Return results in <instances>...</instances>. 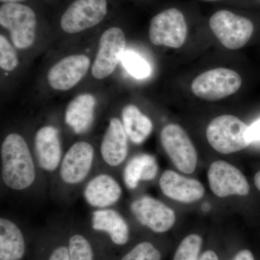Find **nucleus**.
<instances>
[{
    "mask_svg": "<svg viewBox=\"0 0 260 260\" xmlns=\"http://www.w3.org/2000/svg\"><path fill=\"white\" fill-rule=\"evenodd\" d=\"M248 128L249 126L237 116H218L210 121L207 128V139L219 153H235L251 144L247 137Z\"/></svg>",
    "mask_w": 260,
    "mask_h": 260,
    "instance_id": "obj_2",
    "label": "nucleus"
},
{
    "mask_svg": "<svg viewBox=\"0 0 260 260\" xmlns=\"http://www.w3.org/2000/svg\"><path fill=\"white\" fill-rule=\"evenodd\" d=\"M160 141L166 153L180 172L185 174L194 172L198 154L182 127L175 124L164 126L160 133Z\"/></svg>",
    "mask_w": 260,
    "mask_h": 260,
    "instance_id": "obj_8",
    "label": "nucleus"
},
{
    "mask_svg": "<svg viewBox=\"0 0 260 260\" xmlns=\"http://www.w3.org/2000/svg\"><path fill=\"white\" fill-rule=\"evenodd\" d=\"M233 260H254V257L251 251L243 249L236 254Z\"/></svg>",
    "mask_w": 260,
    "mask_h": 260,
    "instance_id": "obj_30",
    "label": "nucleus"
},
{
    "mask_svg": "<svg viewBox=\"0 0 260 260\" xmlns=\"http://www.w3.org/2000/svg\"><path fill=\"white\" fill-rule=\"evenodd\" d=\"M212 31L227 49H241L250 40L254 23L250 19L234 14L229 10H220L210 17Z\"/></svg>",
    "mask_w": 260,
    "mask_h": 260,
    "instance_id": "obj_4",
    "label": "nucleus"
},
{
    "mask_svg": "<svg viewBox=\"0 0 260 260\" xmlns=\"http://www.w3.org/2000/svg\"><path fill=\"white\" fill-rule=\"evenodd\" d=\"M242 83V78L237 72L216 68L197 77L191 83V90L200 99L214 102L235 93Z\"/></svg>",
    "mask_w": 260,
    "mask_h": 260,
    "instance_id": "obj_5",
    "label": "nucleus"
},
{
    "mask_svg": "<svg viewBox=\"0 0 260 260\" xmlns=\"http://www.w3.org/2000/svg\"><path fill=\"white\" fill-rule=\"evenodd\" d=\"M43 260H70L67 238L54 243L48 249Z\"/></svg>",
    "mask_w": 260,
    "mask_h": 260,
    "instance_id": "obj_28",
    "label": "nucleus"
},
{
    "mask_svg": "<svg viewBox=\"0 0 260 260\" xmlns=\"http://www.w3.org/2000/svg\"><path fill=\"white\" fill-rule=\"evenodd\" d=\"M186 35V19L177 8L164 10L150 21L149 37L155 45L179 49L185 42Z\"/></svg>",
    "mask_w": 260,
    "mask_h": 260,
    "instance_id": "obj_6",
    "label": "nucleus"
},
{
    "mask_svg": "<svg viewBox=\"0 0 260 260\" xmlns=\"http://www.w3.org/2000/svg\"><path fill=\"white\" fill-rule=\"evenodd\" d=\"M159 185L166 196L181 203L198 201L205 194L204 186L200 181L182 177L171 170L164 172Z\"/></svg>",
    "mask_w": 260,
    "mask_h": 260,
    "instance_id": "obj_15",
    "label": "nucleus"
},
{
    "mask_svg": "<svg viewBox=\"0 0 260 260\" xmlns=\"http://www.w3.org/2000/svg\"><path fill=\"white\" fill-rule=\"evenodd\" d=\"M247 137L251 143L260 141V119L249 126Z\"/></svg>",
    "mask_w": 260,
    "mask_h": 260,
    "instance_id": "obj_29",
    "label": "nucleus"
},
{
    "mask_svg": "<svg viewBox=\"0 0 260 260\" xmlns=\"http://www.w3.org/2000/svg\"><path fill=\"white\" fill-rule=\"evenodd\" d=\"M158 172V165L153 155L140 154L135 155L126 164L124 171V181L126 187L135 189L140 181H151Z\"/></svg>",
    "mask_w": 260,
    "mask_h": 260,
    "instance_id": "obj_21",
    "label": "nucleus"
},
{
    "mask_svg": "<svg viewBox=\"0 0 260 260\" xmlns=\"http://www.w3.org/2000/svg\"><path fill=\"white\" fill-rule=\"evenodd\" d=\"M127 135L122 122L112 118L101 145V154L104 161L111 167H119L128 153Z\"/></svg>",
    "mask_w": 260,
    "mask_h": 260,
    "instance_id": "obj_18",
    "label": "nucleus"
},
{
    "mask_svg": "<svg viewBox=\"0 0 260 260\" xmlns=\"http://www.w3.org/2000/svg\"><path fill=\"white\" fill-rule=\"evenodd\" d=\"M91 227L95 232L107 235L112 244L116 246L126 245L129 242V225L121 214L115 210H95L92 215Z\"/></svg>",
    "mask_w": 260,
    "mask_h": 260,
    "instance_id": "obj_17",
    "label": "nucleus"
},
{
    "mask_svg": "<svg viewBox=\"0 0 260 260\" xmlns=\"http://www.w3.org/2000/svg\"><path fill=\"white\" fill-rule=\"evenodd\" d=\"M125 36L121 28L112 27L104 32L99 42L92 74L96 79L112 75L125 51Z\"/></svg>",
    "mask_w": 260,
    "mask_h": 260,
    "instance_id": "obj_9",
    "label": "nucleus"
},
{
    "mask_svg": "<svg viewBox=\"0 0 260 260\" xmlns=\"http://www.w3.org/2000/svg\"><path fill=\"white\" fill-rule=\"evenodd\" d=\"M119 260H161V253L149 242L138 243Z\"/></svg>",
    "mask_w": 260,
    "mask_h": 260,
    "instance_id": "obj_26",
    "label": "nucleus"
},
{
    "mask_svg": "<svg viewBox=\"0 0 260 260\" xmlns=\"http://www.w3.org/2000/svg\"><path fill=\"white\" fill-rule=\"evenodd\" d=\"M203 239L198 234L184 238L178 246L173 260H199Z\"/></svg>",
    "mask_w": 260,
    "mask_h": 260,
    "instance_id": "obj_25",
    "label": "nucleus"
},
{
    "mask_svg": "<svg viewBox=\"0 0 260 260\" xmlns=\"http://www.w3.org/2000/svg\"><path fill=\"white\" fill-rule=\"evenodd\" d=\"M67 241L70 260H104L95 243L85 233L72 232Z\"/></svg>",
    "mask_w": 260,
    "mask_h": 260,
    "instance_id": "obj_23",
    "label": "nucleus"
},
{
    "mask_svg": "<svg viewBox=\"0 0 260 260\" xmlns=\"http://www.w3.org/2000/svg\"><path fill=\"white\" fill-rule=\"evenodd\" d=\"M122 189L112 176L100 174L88 181L83 191L84 199L90 206L104 209L120 199Z\"/></svg>",
    "mask_w": 260,
    "mask_h": 260,
    "instance_id": "obj_14",
    "label": "nucleus"
},
{
    "mask_svg": "<svg viewBox=\"0 0 260 260\" xmlns=\"http://www.w3.org/2000/svg\"><path fill=\"white\" fill-rule=\"evenodd\" d=\"M254 183L256 188L260 191V172L256 174L255 177H254Z\"/></svg>",
    "mask_w": 260,
    "mask_h": 260,
    "instance_id": "obj_33",
    "label": "nucleus"
},
{
    "mask_svg": "<svg viewBox=\"0 0 260 260\" xmlns=\"http://www.w3.org/2000/svg\"><path fill=\"white\" fill-rule=\"evenodd\" d=\"M95 150L91 144L80 141L72 145L59 166V176L64 184L76 185L83 182L92 169Z\"/></svg>",
    "mask_w": 260,
    "mask_h": 260,
    "instance_id": "obj_10",
    "label": "nucleus"
},
{
    "mask_svg": "<svg viewBox=\"0 0 260 260\" xmlns=\"http://www.w3.org/2000/svg\"><path fill=\"white\" fill-rule=\"evenodd\" d=\"M208 177L210 189L219 198L233 194L246 196L249 194V183L244 174L226 161L218 160L213 162L208 170Z\"/></svg>",
    "mask_w": 260,
    "mask_h": 260,
    "instance_id": "obj_12",
    "label": "nucleus"
},
{
    "mask_svg": "<svg viewBox=\"0 0 260 260\" xmlns=\"http://www.w3.org/2000/svg\"><path fill=\"white\" fill-rule=\"evenodd\" d=\"M95 99L89 93L81 94L73 99L65 112V122L76 134L88 131L94 120Z\"/></svg>",
    "mask_w": 260,
    "mask_h": 260,
    "instance_id": "obj_20",
    "label": "nucleus"
},
{
    "mask_svg": "<svg viewBox=\"0 0 260 260\" xmlns=\"http://www.w3.org/2000/svg\"><path fill=\"white\" fill-rule=\"evenodd\" d=\"M199 260H219L218 256L214 251H205L200 255Z\"/></svg>",
    "mask_w": 260,
    "mask_h": 260,
    "instance_id": "obj_31",
    "label": "nucleus"
},
{
    "mask_svg": "<svg viewBox=\"0 0 260 260\" xmlns=\"http://www.w3.org/2000/svg\"><path fill=\"white\" fill-rule=\"evenodd\" d=\"M204 1H215V0H204Z\"/></svg>",
    "mask_w": 260,
    "mask_h": 260,
    "instance_id": "obj_35",
    "label": "nucleus"
},
{
    "mask_svg": "<svg viewBox=\"0 0 260 260\" xmlns=\"http://www.w3.org/2000/svg\"><path fill=\"white\" fill-rule=\"evenodd\" d=\"M38 164L42 170L53 172L61 162V147L59 132L52 126H43L35 137Z\"/></svg>",
    "mask_w": 260,
    "mask_h": 260,
    "instance_id": "obj_16",
    "label": "nucleus"
},
{
    "mask_svg": "<svg viewBox=\"0 0 260 260\" xmlns=\"http://www.w3.org/2000/svg\"><path fill=\"white\" fill-rule=\"evenodd\" d=\"M37 15L30 7L21 3H5L0 7V25L9 30L12 42L18 49L34 44Z\"/></svg>",
    "mask_w": 260,
    "mask_h": 260,
    "instance_id": "obj_3",
    "label": "nucleus"
},
{
    "mask_svg": "<svg viewBox=\"0 0 260 260\" xmlns=\"http://www.w3.org/2000/svg\"><path fill=\"white\" fill-rule=\"evenodd\" d=\"M122 124L128 138L135 144L143 143L153 130L152 121L135 105L123 109Z\"/></svg>",
    "mask_w": 260,
    "mask_h": 260,
    "instance_id": "obj_22",
    "label": "nucleus"
},
{
    "mask_svg": "<svg viewBox=\"0 0 260 260\" xmlns=\"http://www.w3.org/2000/svg\"><path fill=\"white\" fill-rule=\"evenodd\" d=\"M131 211L140 224L157 234L168 232L175 223L174 210L150 197L135 200L131 205Z\"/></svg>",
    "mask_w": 260,
    "mask_h": 260,
    "instance_id": "obj_11",
    "label": "nucleus"
},
{
    "mask_svg": "<svg viewBox=\"0 0 260 260\" xmlns=\"http://www.w3.org/2000/svg\"><path fill=\"white\" fill-rule=\"evenodd\" d=\"M27 244L20 227L9 218H0V260H23Z\"/></svg>",
    "mask_w": 260,
    "mask_h": 260,
    "instance_id": "obj_19",
    "label": "nucleus"
},
{
    "mask_svg": "<svg viewBox=\"0 0 260 260\" xmlns=\"http://www.w3.org/2000/svg\"><path fill=\"white\" fill-rule=\"evenodd\" d=\"M108 13L107 0H74L60 18L61 28L77 34L102 23Z\"/></svg>",
    "mask_w": 260,
    "mask_h": 260,
    "instance_id": "obj_7",
    "label": "nucleus"
},
{
    "mask_svg": "<svg viewBox=\"0 0 260 260\" xmlns=\"http://www.w3.org/2000/svg\"><path fill=\"white\" fill-rule=\"evenodd\" d=\"M2 179L5 185L15 191L32 186L37 169L28 145L21 135L11 133L1 147Z\"/></svg>",
    "mask_w": 260,
    "mask_h": 260,
    "instance_id": "obj_1",
    "label": "nucleus"
},
{
    "mask_svg": "<svg viewBox=\"0 0 260 260\" xmlns=\"http://www.w3.org/2000/svg\"><path fill=\"white\" fill-rule=\"evenodd\" d=\"M18 64L14 48L3 35L0 36V67L6 71H13Z\"/></svg>",
    "mask_w": 260,
    "mask_h": 260,
    "instance_id": "obj_27",
    "label": "nucleus"
},
{
    "mask_svg": "<svg viewBox=\"0 0 260 260\" xmlns=\"http://www.w3.org/2000/svg\"><path fill=\"white\" fill-rule=\"evenodd\" d=\"M90 59L83 54L67 56L54 64L48 74L51 88L68 90L74 87L88 72Z\"/></svg>",
    "mask_w": 260,
    "mask_h": 260,
    "instance_id": "obj_13",
    "label": "nucleus"
},
{
    "mask_svg": "<svg viewBox=\"0 0 260 260\" xmlns=\"http://www.w3.org/2000/svg\"><path fill=\"white\" fill-rule=\"evenodd\" d=\"M121 61L126 71L138 79L147 78L151 72V68L148 61L135 51H124Z\"/></svg>",
    "mask_w": 260,
    "mask_h": 260,
    "instance_id": "obj_24",
    "label": "nucleus"
},
{
    "mask_svg": "<svg viewBox=\"0 0 260 260\" xmlns=\"http://www.w3.org/2000/svg\"><path fill=\"white\" fill-rule=\"evenodd\" d=\"M26 0H0L3 4H5V3H21V4H23V3Z\"/></svg>",
    "mask_w": 260,
    "mask_h": 260,
    "instance_id": "obj_32",
    "label": "nucleus"
},
{
    "mask_svg": "<svg viewBox=\"0 0 260 260\" xmlns=\"http://www.w3.org/2000/svg\"><path fill=\"white\" fill-rule=\"evenodd\" d=\"M210 205L208 203H204V204L203 205V206H202V210H203V211L205 212H208V210H210Z\"/></svg>",
    "mask_w": 260,
    "mask_h": 260,
    "instance_id": "obj_34",
    "label": "nucleus"
}]
</instances>
